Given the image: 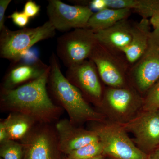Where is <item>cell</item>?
Instances as JSON below:
<instances>
[{"label": "cell", "mask_w": 159, "mask_h": 159, "mask_svg": "<svg viewBox=\"0 0 159 159\" xmlns=\"http://www.w3.org/2000/svg\"><path fill=\"white\" fill-rule=\"evenodd\" d=\"M48 66L38 58L13 61L6 71L1 89H12L39 78L48 70Z\"/></svg>", "instance_id": "obj_10"}, {"label": "cell", "mask_w": 159, "mask_h": 159, "mask_svg": "<svg viewBox=\"0 0 159 159\" xmlns=\"http://www.w3.org/2000/svg\"><path fill=\"white\" fill-rule=\"evenodd\" d=\"M89 5L91 10L93 9L97 11H101L106 8H108L105 0H93L89 2Z\"/></svg>", "instance_id": "obj_26"}, {"label": "cell", "mask_w": 159, "mask_h": 159, "mask_svg": "<svg viewBox=\"0 0 159 159\" xmlns=\"http://www.w3.org/2000/svg\"><path fill=\"white\" fill-rule=\"evenodd\" d=\"M143 109L144 111L159 110V80L149 91Z\"/></svg>", "instance_id": "obj_22"}, {"label": "cell", "mask_w": 159, "mask_h": 159, "mask_svg": "<svg viewBox=\"0 0 159 159\" xmlns=\"http://www.w3.org/2000/svg\"><path fill=\"white\" fill-rule=\"evenodd\" d=\"M103 147L100 141L94 142L66 154L70 159H91L103 155Z\"/></svg>", "instance_id": "obj_20"}, {"label": "cell", "mask_w": 159, "mask_h": 159, "mask_svg": "<svg viewBox=\"0 0 159 159\" xmlns=\"http://www.w3.org/2000/svg\"><path fill=\"white\" fill-rule=\"evenodd\" d=\"M121 125L133 134L139 148L147 154L159 148V110L144 111Z\"/></svg>", "instance_id": "obj_8"}, {"label": "cell", "mask_w": 159, "mask_h": 159, "mask_svg": "<svg viewBox=\"0 0 159 159\" xmlns=\"http://www.w3.org/2000/svg\"><path fill=\"white\" fill-rule=\"evenodd\" d=\"M3 120L9 139L14 141L25 139L37 123L31 117L19 113H10Z\"/></svg>", "instance_id": "obj_17"}, {"label": "cell", "mask_w": 159, "mask_h": 159, "mask_svg": "<svg viewBox=\"0 0 159 159\" xmlns=\"http://www.w3.org/2000/svg\"><path fill=\"white\" fill-rule=\"evenodd\" d=\"M109 8L133 9L142 18H150L159 11V0H105Z\"/></svg>", "instance_id": "obj_18"}, {"label": "cell", "mask_w": 159, "mask_h": 159, "mask_svg": "<svg viewBox=\"0 0 159 159\" xmlns=\"http://www.w3.org/2000/svg\"><path fill=\"white\" fill-rule=\"evenodd\" d=\"M49 68L41 76L12 89H1V108L11 113L24 114L37 123L50 124L62 112L49 96L47 89Z\"/></svg>", "instance_id": "obj_1"}, {"label": "cell", "mask_w": 159, "mask_h": 159, "mask_svg": "<svg viewBox=\"0 0 159 159\" xmlns=\"http://www.w3.org/2000/svg\"><path fill=\"white\" fill-rule=\"evenodd\" d=\"M57 133L61 152L67 154L93 142L100 141L95 130L78 128L69 119L60 120L56 123Z\"/></svg>", "instance_id": "obj_12"}, {"label": "cell", "mask_w": 159, "mask_h": 159, "mask_svg": "<svg viewBox=\"0 0 159 159\" xmlns=\"http://www.w3.org/2000/svg\"><path fill=\"white\" fill-rule=\"evenodd\" d=\"M89 58L94 63L99 76L107 84L118 88L123 84L124 79L119 69L108 58L102 46L98 42Z\"/></svg>", "instance_id": "obj_13"}, {"label": "cell", "mask_w": 159, "mask_h": 159, "mask_svg": "<svg viewBox=\"0 0 159 159\" xmlns=\"http://www.w3.org/2000/svg\"><path fill=\"white\" fill-rule=\"evenodd\" d=\"M108 159H113V158H110V157H109Z\"/></svg>", "instance_id": "obj_31"}, {"label": "cell", "mask_w": 159, "mask_h": 159, "mask_svg": "<svg viewBox=\"0 0 159 159\" xmlns=\"http://www.w3.org/2000/svg\"><path fill=\"white\" fill-rule=\"evenodd\" d=\"M147 159H159V148L148 154Z\"/></svg>", "instance_id": "obj_29"}, {"label": "cell", "mask_w": 159, "mask_h": 159, "mask_svg": "<svg viewBox=\"0 0 159 159\" xmlns=\"http://www.w3.org/2000/svg\"><path fill=\"white\" fill-rule=\"evenodd\" d=\"M106 98L114 111L119 113L124 114L128 109L133 97L131 93L126 89L113 88L107 91Z\"/></svg>", "instance_id": "obj_19"}, {"label": "cell", "mask_w": 159, "mask_h": 159, "mask_svg": "<svg viewBox=\"0 0 159 159\" xmlns=\"http://www.w3.org/2000/svg\"><path fill=\"white\" fill-rule=\"evenodd\" d=\"M55 34L56 29L49 21L36 28L16 31L6 27L0 31V56L11 62L16 61L36 43L53 37Z\"/></svg>", "instance_id": "obj_3"}, {"label": "cell", "mask_w": 159, "mask_h": 159, "mask_svg": "<svg viewBox=\"0 0 159 159\" xmlns=\"http://www.w3.org/2000/svg\"><path fill=\"white\" fill-rule=\"evenodd\" d=\"M9 18L16 25L25 28L29 23V18L23 11H15L9 16Z\"/></svg>", "instance_id": "obj_23"}, {"label": "cell", "mask_w": 159, "mask_h": 159, "mask_svg": "<svg viewBox=\"0 0 159 159\" xmlns=\"http://www.w3.org/2000/svg\"><path fill=\"white\" fill-rule=\"evenodd\" d=\"M98 74L94 63L86 60L67 68L65 76L72 84L91 99L99 100L102 89Z\"/></svg>", "instance_id": "obj_11"}, {"label": "cell", "mask_w": 159, "mask_h": 159, "mask_svg": "<svg viewBox=\"0 0 159 159\" xmlns=\"http://www.w3.org/2000/svg\"><path fill=\"white\" fill-rule=\"evenodd\" d=\"M97 43L93 30L74 29L57 38L56 55L65 66L70 67L89 58Z\"/></svg>", "instance_id": "obj_4"}, {"label": "cell", "mask_w": 159, "mask_h": 159, "mask_svg": "<svg viewBox=\"0 0 159 159\" xmlns=\"http://www.w3.org/2000/svg\"><path fill=\"white\" fill-rule=\"evenodd\" d=\"M0 159H3V158H2V157H1V158H0Z\"/></svg>", "instance_id": "obj_32"}, {"label": "cell", "mask_w": 159, "mask_h": 159, "mask_svg": "<svg viewBox=\"0 0 159 159\" xmlns=\"http://www.w3.org/2000/svg\"><path fill=\"white\" fill-rule=\"evenodd\" d=\"M0 143V156L2 158L23 159L24 148L22 144L11 139Z\"/></svg>", "instance_id": "obj_21"}, {"label": "cell", "mask_w": 159, "mask_h": 159, "mask_svg": "<svg viewBox=\"0 0 159 159\" xmlns=\"http://www.w3.org/2000/svg\"><path fill=\"white\" fill-rule=\"evenodd\" d=\"M150 24L148 19L142 18L132 28V39L128 46L121 49L129 62L139 60L148 48L151 33Z\"/></svg>", "instance_id": "obj_14"}, {"label": "cell", "mask_w": 159, "mask_h": 159, "mask_svg": "<svg viewBox=\"0 0 159 159\" xmlns=\"http://www.w3.org/2000/svg\"><path fill=\"white\" fill-rule=\"evenodd\" d=\"M49 124L37 123L21 140L24 159H60L57 133Z\"/></svg>", "instance_id": "obj_6"}, {"label": "cell", "mask_w": 159, "mask_h": 159, "mask_svg": "<svg viewBox=\"0 0 159 159\" xmlns=\"http://www.w3.org/2000/svg\"><path fill=\"white\" fill-rule=\"evenodd\" d=\"M130 12V9L108 7L92 15L88 23L87 29L93 31L107 29L126 19Z\"/></svg>", "instance_id": "obj_16"}, {"label": "cell", "mask_w": 159, "mask_h": 159, "mask_svg": "<svg viewBox=\"0 0 159 159\" xmlns=\"http://www.w3.org/2000/svg\"><path fill=\"white\" fill-rule=\"evenodd\" d=\"M9 134L3 120L0 122V143L9 140Z\"/></svg>", "instance_id": "obj_27"}, {"label": "cell", "mask_w": 159, "mask_h": 159, "mask_svg": "<svg viewBox=\"0 0 159 159\" xmlns=\"http://www.w3.org/2000/svg\"><path fill=\"white\" fill-rule=\"evenodd\" d=\"M40 6L32 0L27 1L25 4L23 12L29 18L35 17L39 13Z\"/></svg>", "instance_id": "obj_24"}, {"label": "cell", "mask_w": 159, "mask_h": 159, "mask_svg": "<svg viewBox=\"0 0 159 159\" xmlns=\"http://www.w3.org/2000/svg\"><path fill=\"white\" fill-rule=\"evenodd\" d=\"M103 147V155L114 159H147L148 155L134 144L122 125H101L94 129Z\"/></svg>", "instance_id": "obj_5"}, {"label": "cell", "mask_w": 159, "mask_h": 159, "mask_svg": "<svg viewBox=\"0 0 159 159\" xmlns=\"http://www.w3.org/2000/svg\"><path fill=\"white\" fill-rule=\"evenodd\" d=\"M49 63L47 82L49 96L66 111L70 122L75 125L86 121H102L103 116L89 105L79 89L62 74L58 58L54 52L50 57Z\"/></svg>", "instance_id": "obj_2"}, {"label": "cell", "mask_w": 159, "mask_h": 159, "mask_svg": "<svg viewBox=\"0 0 159 159\" xmlns=\"http://www.w3.org/2000/svg\"><path fill=\"white\" fill-rule=\"evenodd\" d=\"M125 20L107 29L94 31L97 42L102 46L117 48L120 51L128 46L131 40L132 28Z\"/></svg>", "instance_id": "obj_15"}, {"label": "cell", "mask_w": 159, "mask_h": 159, "mask_svg": "<svg viewBox=\"0 0 159 159\" xmlns=\"http://www.w3.org/2000/svg\"><path fill=\"white\" fill-rule=\"evenodd\" d=\"M11 0H0V31L6 28L5 25L6 9Z\"/></svg>", "instance_id": "obj_25"}, {"label": "cell", "mask_w": 159, "mask_h": 159, "mask_svg": "<svg viewBox=\"0 0 159 159\" xmlns=\"http://www.w3.org/2000/svg\"><path fill=\"white\" fill-rule=\"evenodd\" d=\"M150 24L153 27L154 30L159 31V11L153 15L149 20Z\"/></svg>", "instance_id": "obj_28"}, {"label": "cell", "mask_w": 159, "mask_h": 159, "mask_svg": "<svg viewBox=\"0 0 159 159\" xmlns=\"http://www.w3.org/2000/svg\"><path fill=\"white\" fill-rule=\"evenodd\" d=\"M93 13L89 6L70 5L60 0H49L47 6L48 21L56 30L66 33L72 29H87Z\"/></svg>", "instance_id": "obj_7"}, {"label": "cell", "mask_w": 159, "mask_h": 159, "mask_svg": "<svg viewBox=\"0 0 159 159\" xmlns=\"http://www.w3.org/2000/svg\"><path fill=\"white\" fill-rule=\"evenodd\" d=\"M105 156L103 155H101L99 156L93 158L91 159H105ZM59 159H70L68 158L66 156V157H61Z\"/></svg>", "instance_id": "obj_30"}, {"label": "cell", "mask_w": 159, "mask_h": 159, "mask_svg": "<svg viewBox=\"0 0 159 159\" xmlns=\"http://www.w3.org/2000/svg\"><path fill=\"white\" fill-rule=\"evenodd\" d=\"M136 82L141 91L150 89L159 80V31L151 33L147 50L139 60L134 72Z\"/></svg>", "instance_id": "obj_9"}]
</instances>
